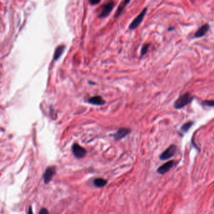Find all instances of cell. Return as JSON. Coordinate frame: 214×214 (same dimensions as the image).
I'll return each instance as SVG.
<instances>
[{
	"mask_svg": "<svg viewBox=\"0 0 214 214\" xmlns=\"http://www.w3.org/2000/svg\"><path fill=\"white\" fill-rule=\"evenodd\" d=\"M194 99V97L190 93H187L178 98L174 104V107L176 109H181L189 104Z\"/></svg>",
	"mask_w": 214,
	"mask_h": 214,
	"instance_id": "cell-1",
	"label": "cell"
},
{
	"mask_svg": "<svg viewBox=\"0 0 214 214\" xmlns=\"http://www.w3.org/2000/svg\"><path fill=\"white\" fill-rule=\"evenodd\" d=\"M176 150V147L174 145H170L168 149H167L160 156V158L162 160H166L172 158L175 154Z\"/></svg>",
	"mask_w": 214,
	"mask_h": 214,
	"instance_id": "cell-2",
	"label": "cell"
},
{
	"mask_svg": "<svg viewBox=\"0 0 214 214\" xmlns=\"http://www.w3.org/2000/svg\"><path fill=\"white\" fill-rule=\"evenodd\" d=\"M55 173H56V168L54 166L48 167L46 169L45 172L44 173V176H43L44 182L45 184H48L51 182L52 178L53 177Z\"/></svg>",
	"mask_w": 214,
	"mask_h": 214,
	"instance_id": "cell-3",
	"label": "cell"
},
{
	"mask_svg": "<svg viewBox=\"0 0 214 214\" xmlns=\"http://www.w3.org/2000/svg\"><path fill=\"white\" fill-rule=\"evenodd\" d=\"M72 152L74 155L77 158H83L87 154V150L77 144H74L72 147Z\"/></svg>",
	"mask_w": 214,
	"mask_h": 214,
	"instance_id": "cell-4",
	"label": "cell"
},
{
	"mask_svg": "<svg viewBox=\"0 0 214 214\" xmlns=\"http://www.w3.org/2000/svg\"><path fill=\"white\" fill-rule=\"evenodd\" d=\"M146 12H147V8H145L140 13V15L132 22V23L130 24V27H129L130 29H134L136 28L140 25V24L142 22L143 20H144Z\"/></svg>",
	"mask_w": 214,
	"mask_h": 214,
	"instance_id": "cell-5",
	"label": "cell"
},
{
	"mask_svg": "<svg viewBox=\"0 0 214 214\" xmlns=\"http://www.w3.org/2000/svg\"><path fill=\"white\" fill-rule=\"evenodd\" d=\"M114 5H115V3L112 1H110L107 3H106L103 7L101 12L100 14V17L105 18V17H106L107 16H108L110 13V12L112 11V10L114 7Z\"/></svg>",
	"mask_w": 214,
	"mask_h": 214,
	"instance_id": "cell-6",
	"label": "cell"
},
{
	"mask_svg": "<svg viewBox=\"0 0 214 214\" xmlns=\"http://www.w3.org/2000/svg\"><path fill=\"white\" fill-rule=\"evenodd\" d=\"M174 165V162L171 160L165 163H164L163 165L160 166L158 170H157V172L161 175H163L165 173H166L167 172H168L173 166Z\"/></svg>",
	"mask_w": 214,
	"mask_h": 214,
	"instance_id": "cell-7",
	"label": "cell"
},
{
	"mask_svg": "<svg viewBox=\"0 0 214 214\" xmlns=\"http://www.w3.org/2000/svg\"><path fill=\"white\" fill-rule=\"evenodd\" d=\"M130 130L128 128H122L120 130H118L117 133L114 135V138L115 140H120L126 136L129 133Z\"/></svg>",
	"mask_w": 214,
	"mask_h": 214,
	"instance_id": "cell-8",
	"label": "cell"
},
{
	"mask_svg": "<svg viewBox=\"0 0 214 214\" xmlns=\"http://www.w3.org/2000/svg\"><path fill=\"white\" fill-rule=\"evenodd\" d=\"M88 103L94 105H103L105 104V101L103 100V98L100 96H95L93 97H91L88 100Z\"/></svg>",
	"mask_w": 214,
	"mask_h": 214,
	"instance_id": "cell-9",
	"label": "cell"
},
{
	"mask_svg": "<svg viewBox=\"0 0 214 214\" xmlns=\"http://www.w3.org/2000/svg\"><path fill=\"white\" fill-rule=\"evenodd\" d=\"M209 25L208 24L203 25L202 27H200L195 33V37L196 38H200L203 37V36L207 33V32L209 29Z\"/></svg>",
	"mask_w": 214,
	"mask_h": 214,
	"instance_id": "cell-10",
	"label": "cell"
},
{
	"mask_svg": "<svg viewBox=\"0 0 214 214\" xmlns=\"http://www.w3.org/2000/svg\"><path fill=\"white\" fill-rule=\"evenodd\" d=\"M93 184H94L95 187H96L98 188H101V187H105L106 185L107 181L106 180L103 179V178H96V179H95Z\"/></svg>",
	"mask_w": 214,
	"mask_h": 214,
	"instance_id": "cell-11",
	"label": "cell"
},
{
	"mask_svg": "<svg viewBox=\"0 0 214 214\" xmlns=\"http://www.w3.org/2000/svg\"><path fill=\"white\" fill-rule=\"evenodd\" d=\"M65 48V47L63 45H60L58 47H57V48L55 50V54H54V60H57L58 59H59V58L61 56V55L63 53Z\"/></svg>",
	"mask_w": 214,
	"mask_h": 214,
	"instance_id": "cell-12",
	"label": "cell"
},
{
	"mask_svg": "<svg viewBox=\"0 0 214 214\" xmlns=\"http://www.w3.org/2000/svg\"><path fill=\"white\" fill-rule=\"evenodd\" d=\"M130 0H123V2H122L120 5L118 7V10L116 12V14H115V17L118 16L121 14V13L123 11V9L127 6V5L130 2Z\"/></svg>",
	"mask_w": 214,
	"mask_h": 214,
	"instance_id": "cell-13",
	"label": "cell"
},
{
	"mask_svg": "<svg viewBox=\"0 0 214 214\" xmlns=\"http://www.w3.org/2000/svg\"><path fill=\"white\" fill-rule=\"evenodd\" d=\"M193 124L194 123L192 122H188L187 123L184 124L181 127V131L183 132L184 133H186L193 125Z\"/></svg>",
	"mask_w": 214,
	"mask_h": 214,
	"instance_id": "cell-14",
	"label": "cell"
},
{
	"mask_svg": "<svg viewBox=\"0 0 214 214\" xmlns=\"http://www.w3.org/2000/svg\"><path fill=\"white\" fill-rule=\"evenodd\" d=\"M203 104L208 106H214V100H205L203 101Z\"/></svg>",
	"mask_w": 214,
	"mask_h": 214,
	"instance_id": "cell-15",
	"label": "cell"
},
{
	"mask_svg": "<svg viewBox=\"0 0 214 214\" xmlns=\"http://www.w3.org/2000/svg\"><path fill=\"white\" fill-rule=\"evenodd\" d=\"M149 44H146L145 45H144V47H142V49H141V55H144L147 52V50L149 48Z\"/></svg>",
	"mask_w": 214,
	"mask_h": 214,
	"instance_id": "cell-16",
	"label": "cell"
},
{
	"mask_svg": "<svg viewBox=\"0 0 214 214\" xmlns=\"http://www.w3.org/2000/svg\"><path fill=\"white\" fill-rule=\"evenodd\" d=\"M101 2V0H90V3L92 5H95L98 4Z\"/></svg>",
	"mask_w": 214,
	"mask_h": 214,
	"instance_id": "cell-17",
	"label": "cell"
},
{
	"mask_svg": "<svg viewBox=\"0 0 214 214\" xmlns=\"http://www.w3.org/2000/svg\"><path fill=\"white\" fill-rule=\"evenodd\" d=\"M39 214H50V213H49L48 210L47 208H42V209L40 211Z\"/></svg>",
	"mask_w": 214,
	"mask_h": 214,
	"instance_id": "cell-18",
	"label": "cell"
},
{
	"mask_svg": "<svg viewBox=\"0 0 214 214\" xmlns=\"http://www.w3.org/2000/svg\"><path fill=\"white\" fill-rule=\"evenodd\" d=\"M28 214H33V210H32V207H29V210H28Z\"/></svg>",
	"mask_w": 214,
	"mask_h": 214,
	"instance_id": "cell-19",
	"label": "cell"
}]
</instances>
